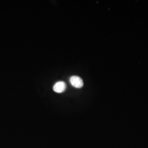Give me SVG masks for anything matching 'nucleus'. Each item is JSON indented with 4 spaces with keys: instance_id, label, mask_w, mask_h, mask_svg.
Instances as JSON below:
<instances>
[{
    "instance_id": "f257e3e1",
    "label": "nucleus",
    "mask_w": 148,
    "mask_h": 148,
    "mask_svg": "<svg viewBox=\"0 0 148 148\" xmlns=\"http://www.w3.org/2000/svg\"><path fill=\"white\" fill-rule=\"evenodd\" d=\"M70 82L75 88H80L84 86V81L78 76H73L70 78Z\"/></svg>"
},
{
    "instance_id": "f03ea898",
    "label": "nucleus",
    "mask_w": 148,
    "mask_h": 148,
    "mask_svg": "<svg viewBox=\"0 0 148 148\" xmlns=\"http://www.w3.org/2000/svg\"><path fill=\"white\" fill-rule=\"evenodd\" d=\"M66 88V85L63 81H59L53 86V90L57 93H62Z\"/></svg>"
}]
</instances>
